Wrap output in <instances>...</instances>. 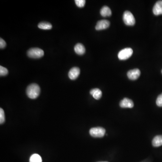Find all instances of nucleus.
Wrapping results in <instances>:
<instances>
[{
    "label": "nucleus",
    "mask_w": 162,
    "mask_h": 162,
    "mask_svg": "<svg viewBox=\"0 0 162 162\" xmlns=\"http://www.w3.org/2000/svg\"><path fill=\"white\" fill-rule=\"evenodd\" d=\"M5 121V115L4 111L2 108L0 109V123L1 124L3 123Z\"/></svg>",
    "instance_id": "obj_17"
},
{
    "label": "nucleus",
    "mask_w": 162,
    "mask_h": 162,
    "mask_svg": "<svg viewBox=\"0 0 162 162\" xmlns=\"http://www.w3.org/2000/svg\"><path fill=\"white\" fill-rule=\"evenodd\" d=\"M80 73V70L78 67H73L69 70L68 76L69 79L71 80H75L79 77Z\"/></svg>",
    "instance_id": "obj_8"
},
{
    "label": "nucleus",
    "mask_w": 162,
    "mask_h": 162,
    "mask_svg": "<svg viewBox=\"0 0 162 162\" xmlns=\"http://www.w3.org/2000/svg\"><path fill=\"white\" fill-rule=\"evenodd\" d=\"M110 22L107 20H103L99 21L96 25V29L97 30H101L106 29L109 27Z\"/></svg>",
    "instance_id": "obj_6"
},
{
    "label": "nucleus",
    "mask_w": 162,
    "mask_h": 162,
    "mask_svg": "<svg viewBox=\"0 0 162 162\" xmlns=\"http://www.w3.org/2000/svg\"><path fill=\"white\" fill-rule=\"evenodd\" d=\"M90 94L96 100H99L102 95V91H101V90L98 88H94V89L91 90L90 91Z\"/></svg>",
    "instance_id": "obj_12"
},
{
    "label": "nucleus",
    "mask_w": 162,
    "mask_h": 162,
    "mask_svg": "<svg viewBox=\"0 0 162 162\" xmlns=\"http://www.w3.org/2000/svg\"><path fill=\"white\" fill-rule=\"evenodd\" d=\"M38 27L43 30H50L52 28V26L49 23L43 22L40 23L38 25Z\"/></svg>",
    "instance_id": "obj_15"
},
{
    "label": "nucleus",
    "mask_w": 162,
    "mask_h": 162,
    "mask_svg": "<svg viewBox=\"0 0 162 162\" xmlns=\"http://www.w3.org/2000/svg\"><path fill=\"white\" fill-rule=\"evenodd\" d=\"M141 74L140 70L138 68L130 70L127 72V77L130 79L135 80L137 79Z\"/></svg>",
    "instance_id": "obj_7"
},
{
    "label": "nucleus",
    "mask_w": 162,
    "mask_h": 162,
    "mask_svg": "<svg viewBox=\"0 0 162 162\" xmlns=\"http://www.w3.org/2000/svg\"><path fill=\"white\" fill-rule=\"evenodd\" d=\"M89 133L94 138H102L105 133V130L101 127H93L90 130Z\"/></svg>",
    "instance_id": "obj_3"
},
{
    "label": "nucleus",
    "mask_w": 162,
    "mask_h": 162,
    "mask_svg": "<svg viewBox=\"0 0 162 162\" xmlns=\"http://www.w3.org/2000/svg\"><path fill=\"white\" fill-rule=\"evenodd\" d=\"M29 162H42V159L39 154H34L30 157Z\"/></svg>",
    "instance_id": "obj_16"
},
{
    "label": "nucleus",
    "mask_w": 162,
    "mask_h": 162,
    "mask_svg": "<svg viewBox=\"0 0 162 162\" xmlns=\"http://www.w3.org/2000/svg\"><path fill=\"white\" fill-rule=\"evenodd\" d=\"M74 50L77 54L79 55H83L85 52L86 49L84 46L81 43H78L74 47Z\"/></svg>",
    "instance_id": "obj_11"
},
{
    "label": "nucleus",
    "mask_w": 162,
    "mask_h": 162,
    "mask_svg": "<svg viewBox=\"0 0 162 162\" xmlns=\"http://www.w3.org/2000/svg\"><path fill=\"white\" fill-rule=\"evenodd\" d=\"M6 44L5 41L2 38H1L0 39V48L1 49L5 48L6 46Z\"/></svg>",
    "instance_id": "obj_21"
},
{
    "label": "nucleus",
    "mask_w": 162,
    "mask_h": 162,
    "mask_svg": "<svg viewBox=\"0 0 162 162\" xmlns=\"http://www.w3.org/2000/svg\"></svg>",
    "instance_id": "obj_23"
},
{
    "label": "nucleus",
    "mask_w": 162,
    "mask_h": 162,
    "mask_svg": "<svg viewBox=\"0 0 162 162\" xmlns=\"http://www.w3.org/2000/svg\"><path fill=\"white\" fill-rule=\"evenodd\" d=\"M100 13L101 16L103 17L110 16H111L112 12L110 9L107 6H104L100 11Z\"/></svg>",
    "instance_id": "obj_14"
},
{
    "label": "nucleus",
    "mask_w": 162,
    "mask_h": 162,
    "mask_svg": "<svg viewBox=\"0 0 162 162\" xmlns=\"http://www.w3.org/2000/svg\"><path fill=\"white\" fill-rule=\"evenodd\" d=\"M152 145L156 147L162 145V135H158L154 137L152 141Z\"/></svg>",
    "instance_id": "obj_13"
},
{
    "label": "nucleus",
    "mask_w": 162,
    "mask_h": 162,
    "mask_svg": "<svg viewBox=\"0 0 162 162\" xmlns=\"http://www.w3.org/2000/svg\"><path fill=\"white\" fill-rule=\"evenodd\" d=\"M40 88L37 84L33 83L29 85L26 89V94L30 99H36L40 93Z\"/></svg>",
    "instance_id": "obj_1"
},
{
    "label": "nucleus",
    "mask_w": 162,
    "mask_h": 162,
    "mask_svg": "<svg viewBox=\"0 0 162 162\" xmlns=\"http://www.w3.org/2000/svg\"><path fill=\"white\" fill-rule=\"evenodd\" d=\"M133 54V50L131 48L122 50L118 54V58L120 60H126L130 58Z\"/></svg>",
    "instance_id": "obj_5"
},
{
    "label": "nucleus",
    "mask_w": 162,
    "mask_h": 162,
    "mask_svg": "<svg viewBox=\"0 0 162 162\" xmlns=\"http://www.w3.org/2000/svg\"></svg>",
    "instance_id": "obj_22"
},
{
    "label": "nucleus",
    "mask_w": 162,
    "mask_h": 162,
    "mask_svg": "<svg viewBox=\"0 0 162 162\" xmlns=\"http://www.w3.org/2000/svg\"><path fill=\"white\" fill-rule=\"evenodd\" d=\"M8 73V71L7 68L2 66H0V75L1 76H4Z\"/></svg>",
    "instance_id": "obj_19"
},
{
    "label": "nucleus",
    "mask_w": 162,
    "mask_h": 162,
    "mask_svg": "<svg viewBox=\"0 0 162 162\" xmlns=\"http://www.w3.org/2000/svg\"><path fill=\"white\" fill-rule=\"evenodd\" d=\"M153 11L155 16L162 15V1H158L155 3L153 7Z\"/></svg>",
    "instance_id": "obj_10"
},
{
    "label": "nucleus",
    "mask_w": 162,
    "mask_h": 162,
    "mask_svg": "<svg viewBox=\"0 0 162 162\" xmlns=\"http://www.w3.org/2000/svg\"><path fill=\"white\" fill-rule=\"evenodd\" d=\"M75 2L77 6L80 8L84 7L86 3L85 0H75Z\"/></svg>",
    "instance_id": "obj_18"
},
{
    "label": "nucleus",
    "mask_w": 162,
    "mask_h": 162,
    "mask_svg": "<svg viewBox=\"0 0 162 162\" xmlns=\"http://www.w3.org/2000/svg\"><path fill=\"white\" fill-rule=\"evenodd\" d=\"M123 20L124 23L128 26L134 25L136 22L134 16L129 11H125L123 16Z\"/></svg>",
    "instance_id": "obj_4"
},
{
    "label": "nucleus",
    "mask_w": 162,
    "mask_h": 162,
    "mask_svg": "<svg viewBox=\"0 0 162 162\" xmlns=\"http://www.w3.org/2000/svg\"><path fill=\"white\" fill-rule=\"evenodd\" d=\"M28 57L34 59L41 58L44 55L43 50L39 48H32L30 49L27 52Z\"/></svg>",
    "instance_id": "obj_2"
},
{
    "label": "nucleus",
    "mask_w": 162,
    "mask_h": 162,
    "mask_svg": "<svg viewBox=\"0 0 162 162\" xmlns=\"http://www.w3.org/2000/svg\"><path fill=\"white\" fill-rule=\"evenodd\" d=\"M156 104L159 107H162V93L159 95L156 100Z\"/></svg>",
    "instance_id": "obj_20"
},
{
    "label": "nucleus",
    "mask_w": 162,
    "mask_h": 162,
    "mask_svg": "<svg viewBox=\"0 0 162 162\" xmlns=\"http://www.w3.org/2000/svg\"><path fill=\"white\" fill-rule=\"evenodd\" d=\"M120 106L122 108H132L134 106L133 102L130 99L125 98L121 101L120 102Z\"/></svg>",
    "instance_id": "obj_9"
}]
</instances>
